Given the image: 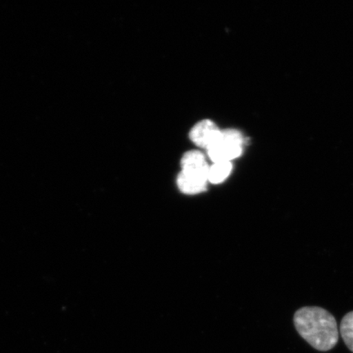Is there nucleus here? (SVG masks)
I'll return each instance as SVG.
<instances>
[{
	"mask_svg": "<svg viewBox=\"0 0 353 353\" xmlns=\"http://www.w3.org/2000/svg\"><path fill=\"white\" fill-rule=\"evenodd\" d=\"M294 324L300 336L316 350L327 352L339 341L337 321L325 309L304 307L294 316Z\"/></svg>",
	"mask_w": 353,
	"mask_h": 353,
	"instance_id": "obj_1",
	"label": "nucleus"
},
{
	"mask_svg": "<svg viewBox=\"0 0 353 353\" xmlns=\"http://www.w3.org/2000/svg\"><path fill=\"white\" fill-rule=\"evenodd\" d=\"M244 138L236 130H221L214 143L207 149L208 156L213 163L231 162L241 156Z\"/></svg>",
	"mask_w": 353,
	"mask_h": 353,
	"instance_id": "obj_2",
	"label": "nucleus"
},
{
	"mask_svg": "<svg viewBox=\"0 0 353 353\" xmlns=\"http://www.w3.org/2000/svg\"><path fill=\"white\" fill-rule=\"evenodd\" d=\"M181 173L208 180L210 165L202 152L190 151L185 153L181 161Z\"/></svg>",
	"mask_w": 353,
	"mask_h": 353,
	"instance_id": "obj_3",
	"label": "nucleus"
},
{
	"mask_svg": "<svg viewBox=\"0 0 353 353\" xmlns=\"http://www.w3.org/2000/svg\"><path fill=\"white\" fill-rule=\"evenodd\" d=\"M221 130L213 121L203 120L196 123L190 132V139L198 147L208 149L217 139Z\"/></svg>",
	"mask_w": 353,
	"mask_h": 353,
	"instance_id": "obj_4",
	"label": "nucleus"
},
{
	"mask_svg": "<svg viewBox=\"0 0 353 353\" xmlns=\"http://www.w3.org/2000/svg\"><path fill=\"white\" fill-rule=\"evenodd\" d=\"M208 181L180 173L178 176V186L183 193L198 194L204 192Z\"/></svg>",
	"mask_w": 353,
	"mask_h": 353,
	"instance_id": "obj_5",
	"label": "nucleus"
},
{
	"mask_svg": "<svg viewBox=\"0 0 353 353\" xmlns=\"http://www.w3.org/2000/svg\"><path fill=\"white\" fill-rule=\"evenodd\" d=\"M232 170L231 162L214 163L210 166L208 181L213 184L223 183L230 175Z\"/></svg>",
	"mask_w": 353,
	"mask_h": 353,
	"instance_id": "obj_6",
	"label": "nucleus"
},
{
	"mask_svg": "<svg viewBox=\"0 0 353 353\" xmlns=\"http://www.w3.org/2000/svg\"><path fill=\"white\" fill-rule=\"evenodd\" d=\"M341 334L348 350L353 352V311L343 316L341 324Z\"/></svg>",
	"mask_w": 353,
	"mask_h": 353,
	"instance_id": "obj_7",
	"label": "nucleus"
}]
</instances>
